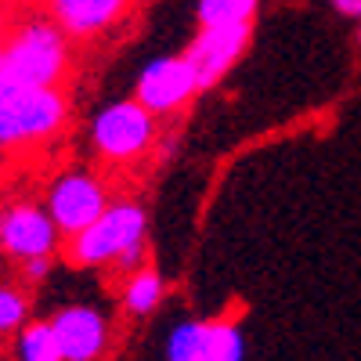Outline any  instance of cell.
<instances>
[{
    "instance_id": "7a4b0ae2",
    "label": "cell",
    "mask_w": 361,
    "mask_h": 361,
    "mask_svg": "<svg viewBox=\"0 0 361 361\" xmlns=\"http://www.w3.org/2000/svg\"><path fill=\"white\" fill-rule=\"evenodd\" d=\"M69 102L62 87H33L0 73V148H33L62 134Z\"/></svg>"
},
{
    "instance_id": "e0dca14e",
    "label": "cell",
    "mask_w": 361,
    "mask_h": 361,
    "mask_svg": "<svg viewBox=\"0 0 361 361\" xmlns=\"http://www.w3.org/2000/svg\"><path fill=\"white\" fill-rule=\"evenodd\" d=\"M333 8L340 15H350V18H361V0H333Z\"/></svg>"
},
{
    "instance_id": "ac0fdd59",
    "label": "cell",
    "mask_w": 361,
    "mask_h": 361,
    "mask_svg": "<svg viewBox=\"0 0 361 361\" xmlns=\"http://www.w3.org/2000/svg\"><path fill=\"white\" fill-rule=\"evenodd\" d=\"M8 29H11L8 25V8H4V0H0V44L8 40Z\"/></svg>"
},
{
    "instance_id": "2e32d148",
    "label": "cell",
    "mask_w": 361,
    "mask_h": 361,
    "mask_svg": "<svg viewBox=\"0 0 361 361\" xmlns=\"http://www.w3.org/2000/svg\"><path fill=\"white\" fill-rule=\"evenodd\" d=\"M22 275L29 282H44L51 275V257H37V260H22Z\"/></svg>"
},
{
    "instance_id": "8fae6325",
    "label": "cell",
    "mask_w": 361,
    "mask_h": 361,
    "mask_svg": "<svg viewBox=\"0 0 361 361\" xmlns=\"http://www.w3.org/2000/svg\"><path fill=\"white\" fill-rule=\"evenodd\" d=\"M51 329L66 361H94L109 340V325L94 307H62L51 318Z\"/></svg>"
},
{
    "instance_id": "52a82bcc",
    "label": "cell",
    "mask_w": 361,
    "mask_h": 361,
    "mask_svg": "<svg viewBox=\"0 0 361 361\" xmlns=\"http://www.w3.org/2000/svg\"><path fill=\"white\" fill-rule=\"evenodd\" d=\"M199 76L192 69V62L185 54H166V58H156L148 62L137 76V87H134V98L156 116H170L177 112L180 105H188L195 94H199Z\"/></svg>"
},
{
    "instance_id": "6da1fadb",
    "label": "cell",
    "mask_w": 361,
    "mask_h": 361,
    "mask_svg": "<svg viewBox=\"0 0 361 361\" xmlns=\"http://www.w3.org/2000/svg\"><path fill=\"white\" fill-rule=\"evenodd\" d=\"M69 66H73L69 37L51 15H29L15 22L8 29V40L0 44V73L18 83L62 87Z\"/></svg>"
},
{
    "instance_id": "30bf717a",
    "label": "cell",
    "mask_w": 361,
    "mask_h": 361,
    "mask_svg": "<svg viewBox=\"0 0 361 361\" xmlns=\"http://www.w3.org/2000/svg\"><path fill=\"white\" fill-rule=\"evenodd\" d=\"M130 4L134 0H47V15L62 25L69 40H90L112 29Z\"/></svg>"
},
{
    "instance_id": "9c48e42d",
    "label": "cell",
    "mask_w": 361,
    "mask_h": 361,
    "mask_svg": "<svg viewBox=\"0 0 361 361\" xmlns=\"http://www.w3.org/2000/svg\"><path fill=\"white\" fill-rule=\"evenodd\" d=\"M246 47H250V25H214V29H199L185 58L199 76V87H214L243 58Z\"/></svg>"
},
{
    "instance_id": "ba28073f",
    "label": "cell",
    "mask_w": 361,
    "mask_h": 361,
    "mask_svg": "<svg viewBox=\"0 0 361 361\" xmlns=\"http://www.w3.org/2000/svg\"><path fill=\"white\" fill-rule=\"evenodd\" d=\"M243 329L231 322H180L166 340V361H243Z\"/></svg>"
},
{
    "instance_id": "4fadbf2b",
    "label": "cell",
    "mask_w": 361,
    "mask_h": 361,
    "mask_svg": "<svg viewBox=\"0 0 361 361\" xmlns=\"http://www.w3.org/2000/svg\"><path fill=\"white\" fill-rule=\"evenodd\" d=\"M15 354L18 361H66L51 322H25V329L18 333V343H15Z\"/></svg>"
},
{
    "instance_id": "3957f363",
    "label": "cell",
    "mask_w": 361,
    "mask_h": 361,
    "mask_svg": "<svg viewBox=\"0 0 361 361\" xmlns=\"http://www.w3.org/2000/svg\"><path fill=\"white\" fill-rule=\"evenodd\" d=\"M145 231H148V217H145L141 202L119 199L87 231L69 238V260L80 267L116 264L119 271L134 275L145 257Z\"/></svg>"
},
{
    "instance_id": "8992f818",
    "label": "cell",
    "mask_w": 361,
    "mask_h": 361,
    "mask_svg": "<svg viewBox=\"0 0 361 361\" xmlns=\"http://www.w3.org/2000/svg\"><path fill=\"white\" fill-rule=\"evenodd\" d=\"M62 231L54 228L47 206L37 202H11L0 209V250L11 260H37V257H54Z\"/></svg>"
},
{
    "instance_id": "9a60e30c",
    "label": "cell",
    "mask_w": 361,
    "mask_h": 361,
    "mask_svg": "<svg viewBox=\"0 0 361 361\" xmlns=\"http://www.w3.org/2000/svg\"><path fill=\"white\" fill-rule=\"evenodd\" d=\"M29 318V300L22 289L15 286H0V336L8 333H22Z\"/></svg>"
},
{
    "instance_id": "277c9868",
    "label": "cell",
    "mask_w": 361,
    "mask_h": 361,
    "mask_svg": "<svg viewBox=\"0 0 361 361\" xmlns=\"http://www.w3.org/2000/svg\"><path fill=\"white\" fill-rule=\"evenodd\" d=\"M90 145L109 163H130L156 145V112H148L137 98L112 102L90 123Z\"/></svg>"
},
{
    "instance_id": "5bb4252c",
    "label": "cell",
    "mask_w": 361,
    "mask_h": 361,
    "mask_svg": "<svg viewBox=\"0 0 361 361\" xmlns=\"http://www.w3.org/2000/svg\"><path fill=\"white\" fill-rule=\"evenodd\" d=\"M257 15V0H199L195 18L199 29H214V25H250Z\"/></svg>"
},
{
    "instance_id": "5b68a950",
    "label": "cell",
    "mask_w": 361,
    "mask_h": 361,
    "mask_svg": "<svg viewBox=\"0 0 361 361\" xmlns=\"http://www.w3.org/2000/svg\"><path fill=\"white\" fill-rule=\"evenodd\" d=\"M109 206H112V199H109L105 180L90 170H66L47 188V214H51L54 228L62 231V238L87 231Z\"/></svg>"
},
{
    "instance_id": "7c38bea8",
    "label": "cell",
    "mask_w": 361,
    "mask_h": 361,
    "mask_svg": "<svg viewBox=\"0 0 361 361\" xmlns=\"http://www.w3.org/2000/svg\"><path fill=\"white\" fill-rule=\"evenodd\" d=\"M159 300H163V279L152 267H137L123 286V311L134 318H145L159 307Z\"/></svg>"
}]
</instances>
